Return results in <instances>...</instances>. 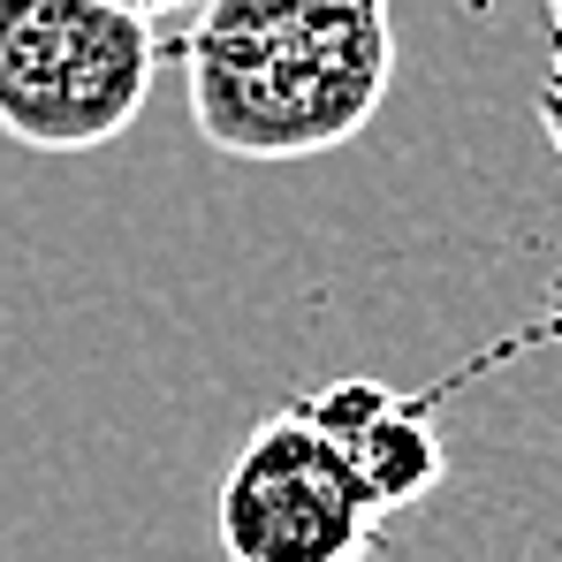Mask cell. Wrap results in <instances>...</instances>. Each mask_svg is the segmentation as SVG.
<instances>
[{
    "label": "cell",
    "mask_w": 562,
    "mask_h": 562,
    "mask_svg": "<svg viewBox=\"0 0 562 562\" xmlns=\"http://www.w3.org/2000/svg\"><path fill=\"white\" fill-rule=\"evenodd\" d=\"M190 122L228 160H312L350 145L395 85L387 0H198L183 31Z\"/></svg>",
    "instance_id": "obj_1"
},
{
    "label": "cell",
    "mask_w": 562,
    "mask_h": 562,
    "mask_svg": "<svg viewBox=\"0 0 562 562\" xmlns=\"http://www.w3.org/2000/svg\"><path fill=\"white\" fill-rule=\"evenodd\" d=\"M153 77V15L122 0H0V137L31 153H99L145 114Z\"/></svg>",
    "instance_id": "obj_2"
},
{
    "label": "cell",
    "mask_w": 562,
    "mask_h": 562,
    "mask_svg": "<svg viewBox=\"0 0 562 562\" xmlns=\"http://www.w3.org/2000/svg\"><path fill=\"white\" fill-rule=\"evenodd\" d=\"M213 517L228 562H366L380 525L373 494L304 411L267 418L236 449Z\"/></svg>",
    "instance_id": "obj_3"
},
{
    "label": "cell",
    "mask_w": 562,
    "mask_h": 562,
    "mask_svg": "<svg viewBox=\"0 0 562 562\" xmlns=\"http://www.w3.org/2000/svg\"><path fill=\"white\" fill-rule=\"evenodd\" d=\"M335 449H342V464L358 471V486L373 494V509H411L418 494H434L441 486V434L426 426V411H434V395H395V387H380V380H335V387H319L312 403H296Z\"/></svg>",
    "instance_id": "obj_4"
},
{
    "label": "cell",
    "mask_w": 562,
    "mask_h": 562,
    "mask_svg": "<svg viewBox=\"0 0 562 562\" xmlns=\"http://www.w3.org/2000/svg\"><path fill=\"white\" fill-rule=\"evenodd\" d=\"M122 8H137V15H153V23H160V15H176V8H198V0H122Z\"/></svg>",
    "instance_id": "obj_5"
},
{
    "label": "cell",
    "mask_w": 562,
    "mask_h": 562,
    "mask_svg": "<svg viewBox=\"0 0 562 562\" xmlns=\"http://www.w3.org/2000/svg\"><path fill=\"white\" fill-rule=\"evenodd\" d=\"M540 114H548V137L562 145V92H540Z\"/></svg>",
    "instance_id": "obj_6"
}]
</instances>
